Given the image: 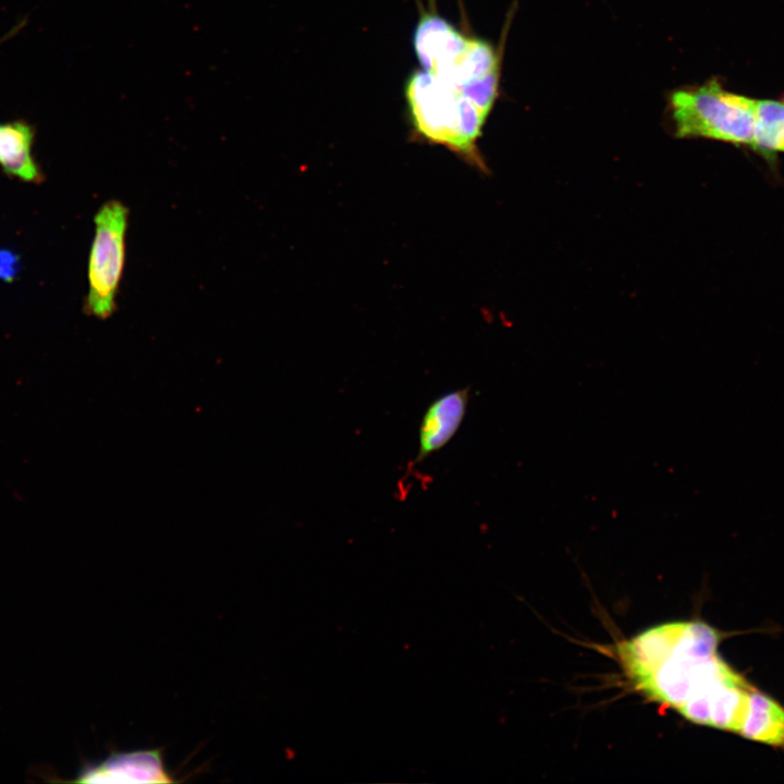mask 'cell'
I'll return each instance as SVG.
<instances>
[{"label":"cell","mask_w":784,"mask_h":784,"mask_svg":"<svg viewBox=\"0 0 784 784\" xmlns=\"http://www.w3.org/2000/svg\"><path fill=\"white\" fill-rule=\"evenodd\" d=\"M675 134L755 148V120L747 96L725 90L716 79L671 96Z\"/></svg>","instance_id":"obj_4"},{"label":"cell","mask_w":784,"mask_h":784,"mask_svg":"<svg viewBox=\"0 0 784 784\" xmlns=\"http://www.w3.org/2000/svg\"><path fill=\"white\" fill-rule=\"evenodd\" d=\"M413 45L421 70L452 84L489 114L498 95L499 59L487 41L464 35L434 13L424 14Z\"/></svg>","instance_id":"obj_2"},{"label":"cell","mask_w":784,"mask_h":784,"mask_svg":"<svg viewBox=\"0 0 784 784\" xmlns=\"http://www.w3.org/2000/svg\"><path fill=\"white\" fill-rule=\"evenodd\" d=\"M405 97L413 132L418 139L441 145L468 164L486 170L478 139L489 114L462 89L418 70L407 79Z\"/></svg>","instance_id":"obj_3"},{"label":"cell","mask_w":784,"mask_h":784,"mask_svg":"<svg viewBox=\"0 0 784 784\" xmlns=\"http://www.w3.org/2000/svg\"><path fill=\"white\" fill-rule=\"evenodd\" d=\"M20 271L21 260L19 255L9 248H0V280L11 282Z\"/></svg>","instance_id":"obj_10"},{"label":"cell","mask_w":784,"mask_h":784,"mask_svg":"<svg viewBox=\"0 0 784 784\" xmlns=\"http://www.w3.org/2000/svg\"><path fill=\"white\" fill-rule=\"evenodd\" d=\"M783 152H784V139H783Z\"/></svg>","instance_id":"obj_11"},{"label":"cell","mask_w":784,"mask_h":784,"mask_svg":"<svg viewBox=\"0 0 784 784\" xmlns=\"http://www.w3.org/2000/svg\"><path fill=\"white\" fill-rule=\"evenodd\" d=\"M738 735L784 750V706L755 687Z\"/></svg>","instance_id":"obj_9"},{"label":"cell","mask_w":784,"mask_h":784,"mask_svg":"<svg viewBox=\"0 0 784 784\" xmlns=\"http://www.w3.org/2000/svg\"><path fill=\"white\" fill-rule=\"evenodd\" d=\"M75 782L79 783H173L161 749L111 751L103 760L86 763Z\"/></svg>","instance_id":"obj_6"},{"label":"cell","mask_w":784,"mask_h":784,"mask_svg":"<svg viewBox=\"0 0 784 784\" xmlns=\"http://www.w3.org/2000/svg\"><path fill=\"white\" fill-rule=\"evenodd\" d=\"M94 221L85 313L107 319L115 311L124 269L128 209L119 200H109L99 208Z\"/></svg>","instance_id":"obj_5"},{"label":"cell","mask_w":784,"mask_h":784,"mask_svg":"<svg viewBox=\"0 0 784 784\" xmlns=\"http://www.w3.org/2000/svg\"><path fill=\"white\" fill-rule=\"evenodd\" d=\"M35 131L25 121L0 124V166L24 182H40L41 172L32 155Z\"/></svg>","instance_id":"obj_8"},{"label":"cell","mask_w":784,"mask_h":784,"mask_svg":"<svg viewBox=\"0 0 784 784\" xmlns=\"http://www.w3.org/2000/svg\"><path fill=\"white\" fill-rule=\"evenodd\" d=\"M723 633L700 620L673 621L615 646L632 686L691 723L738 734L755 686L720 656Z\"/></svg>","instance_id":"obj_1"},{"label":"cell","mask_w":784,"mask_h":784,"mask_svg":"<svg viewBox=\"0 0 784 784\" xmlns=\"http://www.w3.org/2000/svg\"><path fill=\"white\" fill-rule=\"evenodd\" d=\"M469 391V387L450 391L428 405L419 425V448L414 464L424 462L453 439L465 418Z\"/></svg>","instance_id":"obj_7"}]
</instances>
